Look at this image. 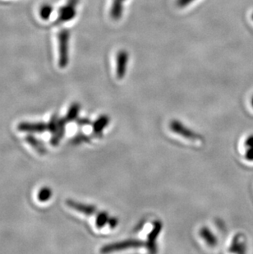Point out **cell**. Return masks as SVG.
Here are the masks:
<instances>
[{
  "label": "cell",
  "instance_id": "ffe728a7",
  "mask_svg": "<svg viewBox=\"0 0 253 254\" xmlns=\"http://www.w3.org/2000/svg\"><path fill=\"white\" fill-rule=\"evenodd\" d=\"M76 124L79 126H86V125H90L92 124L91 120L86 119V118H81V119H76Z\"/></svg>",
  "mask_w": 253,
  "mask_h": 254
},
{
  "label": "cell",
  "instance_id": "e0dca14e",
  "mask_svg": "<svg viewBox=\"0 0 253 254\" xmlns=\"http://www.w3.org/2000/svg\"><path fill=\"white\" fill-rule=\"evenodd\" d=\"M60 120V118L59 117L58 114H54V115L51 116V120H50L48 124H47L49 132H51V133L55 132V130L57 128L58 125H59Z\"/></svg>",
  "mask_w": 253,
  "mask_h": 254
},
{
  "label": "cell",
  "instance_id": "7c38bea8",
  "mask_svg": "<svg viewBox=\"0 0 253 254\" xmlns=\"http://www.w3.org/2000/svg\"><path fill=\"white\" fill-rule=\"evenodd\" d=\"M200 235H201L203 240H205V243L211 247H214V246L217 245V238L215 237V235L211 232V230L209 228H201V230H200Z\"/></svg>",
  "mask_w": 253,
  "mask_h": 254
},
{
  "label": "cell",
  "instance_id": "52a82bcc",
  "mask_svg": "<svg viewBox=\"0 0 253 254\" xmlns=\"http://www.w3.org/2000/svg\"><path fill=\"white\" fill-rule=\"evenodd\" d=\"M78 0H70L69 3H67L65 7H62L60 12V20L70 21L76 15V7Z\"/></svg>",
  "mask_w": 253,
  "mask_h": 254
},
{
  "label": "cell",
  "instance_id": "9c48e42d",
  "mask_svg": "<svg viewBox=\"0 0 253 254\" xmlns=\"http://www.w3.org/2000/svg\"><path fill=\"white\" fill-rule=\"evenodd\" d=\"M128 62V54L125 51L119 52L117 56V77L123 79L126 73V64Z\"/></svg>",
  "mask_w": 253,
  "mask_h": 254
},
{
  "label": "cell",
  "instance_id": "5bb4252c",
  "mask_svg": "<svg viewBox=\"0 0 253 254\" xmlns=\"http://www.w3.org/2000/svg\"><path fill=\"white\" fill-rule=\"evenodd\" d=\"M125 0H114L111 7V17L113 19L119 20L122 16L123 6Z\"/></svg>",
  "mask_w": 253,
  "mask_h": 254
},
{
  "label": "cell",
  "instance_id": "7a4b0ae2",
  "mask_svg": "<svg viewBox=\"0 0 253 254\" xmlns=\"http://www.w3.org/2000/svg\"><path fill=\"white\" fill-rule=\"evenodd\" d=\"M170 129L173 132H175L177 134L181 135L182 137H185L187 139L194 140H202L203 137L201 134H198L197 132H194L192 130L190 129L189 127H187L185 125H183L181 122H179L178 120H172L170 125Z\"/></svg>",
  "mask_w": 253,
  "mask_h": 254
},
{
  "label": "cell",
  "instance_id": "2e32d148",
  "mask_svg": "<svg viewBox=\"0 0 253 254\" xmlns=\"http://www.w3.org/2000/svg\"><path fill=\"white\" fill-rule=\"evenodd\" d=\"M109 219H110V216H109V213H107L106 211L99 212L96 219V227L98 229L104 227L108 223Z\"/></svg>",
  "mask_w": 253,
  "mask_h": 254
},
{
  "label": "cell",
  "instance_id": "ba28073f",
  "mask_svg": "<svg viewBox=\"0 0 253 254\" xmlns=\"http://www.w3.org/2000/svg\"><path fill=\"white\" fill-rule=\"evenodd\" d=\"M67 124V120H66L65 118L60 119L57 128L52 133V137H51V144L52 146H58L60 144V141L63 138Z\"/></svg>",
  "mask_w": 253,
  "mask_h": 254
},
{
  "label": "cell",
  "instance_id": "603a6c76",
  "mask_svg": "<svg viewBox=\"0 0 253 254\" xmlns=\"http://www.w3.org/2000/svg\"><path fill=\"white\" fill-rule=\"evenodd\" d=\"M245 157H246L248 161H253V147L248 149Z\"/></svg>",
  "mask_w": 253,
  "mask_h": 254
},
{
  "label": "cell",
  "instance_id": "cb8c5ba5",
  "mask_svg": "<svg viewBox=\"0 0 253 254\" xmlns=\"http://www.w3.org/2000/svg\"><path fill=\"white\" fill-rule=\"evenodd\" d=\"M245 145H246L249 148L253 147V135H251L250 137L247 138L246 141H245Z\"/></svg>",
  "mask_w": 253,
  "mask_h": 254
},
{
  "label": "cell",
  "instance_id": "ac0fdd59",
  "mask_svg": "<svg viewBox=\"0 0 253 254\" xmlns=\"http://www.w3.org/2000/svg\"><path fill=\"white\" fill-rule=\"evenodd\" d=\"M90 141H91V137L87 135L84 134V133H78L72 137L71 142L75 145H78V144L83 143V142H89Z\"/></svg>",
  "mask_w": 253,
  "mask_h": 254
},
{
  "label": "cell",
  "instance_id": "8fae6325",
  "mask_svg": "<svg viewBox=\"0 0 253 254\" xmlns=\"http://www.w3.org/2000/svg\"><path fill=\"white\" fill-rule=\"evenodd\" d=\"M110 118L107 115H101L92 124L93 132L95 134H101L105 127L109 125Z\"/></svg>",
  "mask_w": 253,
  "mask_h": 254
},
{
  "label": "cell",
  "instance_id": "30bf717a",
  "mask_svg": "<svg viewBox=\"0 0 253 254\" xmlns=\"http://www.w3.org/2000/svg\"><path fill=\"white\" fill-rule=\"evenodd\" d=\"M26 142L33 147L35 151H37L41 155H45L47 153V148L43 141L38 139L37 137H34L33 135H27L26 138Z\"/></svg>",
  "mask_w": 253,
  "mask_h": 254
},
{
  "label": "cell",
  "instance_id": "4fadbf2b",
  "mask_svg": "<svg viewBox=\"0 0 253 254\" xmlns=\"http://www.w3.org/2000/svg\"><path fill=\"white\" fill-rule=\"evenodd\" d=\"M81 110V105L78 102H74L70 106L68 111H67V115H66V120L67 123H71L75 121L78 118L79 112Z\"/></svg>",
  "mask_w": 253,
  "mask_h": 254
},
{
  "label": "cell",
  "instance_id": "9a60e30c",
  "mask_svg": "<svg viewBox=\"0 0 253 254\" xmlns=\"http://www.w3.org/2000/svg\"><path fill=\"white\" fill-rule=\"evenodd\" d=\"M53 192L51 188H41L37 194V198L41 202H46L52 197Z\"/></svg>",
  "mask_w": 253,
  "mask_h": 254
},
{
  "label": "cell",
  "instance_id": "6da1fadb",
  "mask_svg": "<svg viewBox=\"0 0 253 254\" xmlns=\"http://www.w3.org/2000/svg\"><path fill=\"white\" fill-rule=\"evenodd\" d=\"M144 245H145V243L142 240H125L122 242L114 243V244L105 245L104 247L101 248V253L107 254V253L116 252V251L127 250V249L141 247V246H143Z\"/></svg>",
  "mask_w": 253,
  "mask_h": 254
},
{
  "label": "cell",
  "instance_id": "7402d4cb",
  "mask_svg": "<svg viewBox=\"0 0 253 254\" xmlns=\"http://www.w3.org/2000/svg\"><path fill=\"white\" fill-rule=\"evenodd\" d=\"M108 224H109V226H110V228L114 229V228H115L118 226V224H119V220H118L116 217H111V218L109 219Z\"/></svg>",
  "mask_w": 253,
  "mask_h": 254
},
{
  "label": "cell",
  "instance_id": "d4e9b609",
  "mask_svg": "<svg viewBox=\"0 0 253 254\" xmlns=\"http://www.w3.org/2000/svg\"><path fill=\"white\" fill-rule=\"evenodd\" d=\"M252 106H253V99H252Z\"/></svg>",
  "mask_w": 253,
  "mask_h": 254
},
{
  "label": "cell",
  "instance_id": "44dd1931",
  "mask_svg": "<svg viewBox=\"0 0 253 254\" xmlns=\"http://www.w3.org/2000/svg\"><path fill=\"white\" fill-rule=\"evenodd\" d=\"M193 1L195 0H177V6L179 7H186Z\"/></svg>",
  "mask_w": 253,
  "mask_h": 254
},
{
  "label": "cell",
  "instance_id": "3957f363",
  "mask_svg": "<svg viewBox=\"0 0 253 254\" xmlns=\"http://www.w3.org/2000/svg\"><path fill=\"white\" fill-rule=\"evenodd\" d=\"M68 41H69V32L63 30L60 35V66L65 67L68 63Z\"/></svg>",
  "mask_w": 253,
  "mask_h": 254
},
{
  "label": "cell",
  "instance_id": "484cf974",
  "mask_svg": "<svg viewBox=\"0 0 253 254\" xmlns=\"http://www.w3.org/2000/svg\"><path fill=\"white\" fill-rule=\"evenodd\" d=\"M252 19H253V15H252Z\"/></svg>",
  "mask_w": 253,
  "mask_h": 254
},
{
  "label": "cell",
  "instance_id": "8992f818",
  "mask_svg": "<svg viewBox=\"0 0 253 254\" xmlns=\"http://www.w3.org/2000/svg\"><path fill=\"white\" fill-rule=\"evenodd\" d=\"M66 204L73 210H76V211H79L81 213L85 214L86 216H92L94 214L96 213V211H97L96 206L90 205V204L81 203V202L74 201L72 199H67L66 201Z\"/></svg>",
  "mask_w": 253,
  "mask_h": 254
},
{
  "label": "cell",
  "instance_id": "5b68a950",
  "mask_svg": "<svg viewBox=\"0 0 253 254\" xmlns=\"http://www.w3.org/2000/svg\"><path fill=\"white\" fill-rule=\"evenodd\" d=\"M17 129L19 130L20 132L42 133L48 131V126L47 124L44 122H22L17 125Z\"/></svg>",
  "mask_w": 253,
  "mask_h": 254
},
{
  "label": "cell",
  "instance_id": "277c9868",
  "mask_svg": "<svg viewBox=\"0 0 253 254\" xmlns=\"http://www.w3.org/2000/svg\"><path fill=\"white\" fill-rule=\"evenodd\" d=\"M162 222L156 221L153 223L152 230L149 233L147 241H146V249L151 253L157 252V246H156V240L159 237L161 230H162Z\"/></svg>",
  "mask_w": 253,
  "mask_h": 254
},
{
  "label": "cell",
  "instance_id": "d6986e66",
  "mask_svg": "<svg viewBox=\"0 0 253 254\" xmlns=\"http://www.w3.org/2000/svg\"><path fill=\"white\" fill-rule=\"evenodd\" d=\"M51 11L52 10H51V7L50 6H45L41 10V17L45 18V19L48 18V17H50V15H51Z\"/></svg>",
  "mask_w": 253,
  "mask_h": 254
}]
</instances>
